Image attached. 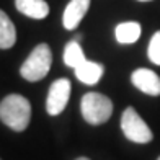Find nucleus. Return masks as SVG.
I'll return each instance as SVG.
<instances>
[{
  "label": "nucleus",
  "instance_id": "12",
  "mask_svg": "<svg viewBox=\"0 0 160 160\" xmlns=\"http://www.w3.org/2000/svg\"><path fill=\"white\" fill-rule=\"evenodd\" d=\"M87 59L82 48H80L78 41H69L67 44L64 48V64L67 65V67H72L75 69L77 65H80L83 61Z\"/></svg>",
  "mask_w": 160,
  "mask_h": 160
},
{
  "label": "nucleus",
  "instance_id": "1",
  "mask_svg": "<svg viewBox=\"0 0 160 160\" xmlns=\"http://www.w3.org/2000/svg\"><path fill=\"white\" fill-rule=\"evenodd\" d=\"M0 119L10 129L21 132L30 124L31 119V105L23 95H7L0 101Z\"/></svg>",
  "mask_w": 160,
  "mask_h": 160
},
{
  "label": "nucleus",
  "instance_id": "6",
  "mask_svg": "<svg viewBox=\"0 0 160 160\" xmlns=\"http://www.w3.org/2000/svg\"><path fill=\"white\" fill-rule=\"evenodd\" d=\"M131 82L137 90H141L145 95H160V77L150 69H136L131 75Z\"/></svg>",
  "mask_w": 160,
  "mask_h": 160
},
{
  "label": "nucleus",
  "instance_id": "15",
  "mask_svg": "<svg viewBox=\"0 0 160 160\" xmlns=\"http://www.w3.org/2000/svg\"><path fill=\"white\" fill-rule=\"evenodd\" d=\"M139 2H149V0H139Z\"/></svg>",
  "mask_w": 160,
  "mask_h": 160
},
{
  "label": "nucleus",
  "instance_id": "4",
  "mask_svg": "<svg viewBox=\"0 0 160 160\" xmlns=\"http://www.w3.org/2000/svg\"><path fill=\"white\" fill-rule=\"evenodd\" d=\"M121 131L129 141L136 144H147L154 139L150 128L132 106L126 108L121 114Z\"/></svg>",
  "mask_w": 160,
  "mask_h": 160
},
{
  "label": "nucleus",
  "instance_id": "10",
  "mask_svg": "<svg viewBox=\"0 0 160 160\" xmlns=\"http://www.w3.org/2000/svg\"><path fill=\"white\" fill-rule=\"evenodd\" d=\"M141 25L137 21H124L116 26L114 36L119 44H132L141 38Z\"/></svg>",
  "mask_w": 160,
  "mask_h": 160
},
{
  "label": "nucleus",
  "instance_id": "7",
  "mask_svg": "<svg viewBox=\"0 0 160 160\" xmlns=\"http://www.w3.org/2000/svg\"><path fill=\"white\" fill-rule=\"evenodd\" d=\"M90 7V0H70L67 3L62 15V25L65 30H75V28L80 25V21L83 20L85 13L88 12Z\"/></svg>",
  "mask_w": 160,
  "mask_h": 160
},
{
  "label": "nucleus",
  "instance_id": "2",
  "mask_svg": "<svg viewBox=\"0 0 160 160\" xmlns=\"http://www.w3.org/2000/svg\"><path fill=\"white\" fill-rule=\"evenodd\" d=\"M51 64H52L51 48L46 42H41L31 51L30 56L26 57V61L21 64L20 75L28 82H38L49 74Z\"/></svg>",
  "mask_w": 160,
  "mask_h": 160
},
{
  "label": "nucleus",
  "instance_id": "5",
  "mask_svg": "<svg viewBox=\"0 0 160 160\" xmlns=\"http://www.w3.org/2000/svg\"><path fill=\"white\" fill-rule=\"evenodd\" d=\"M70 97V82L69 78H57L49 87L48 100H46V111L51 116L61 114L69 103Z\"/></svg>",
  "mask_w": 160,
  "mask_h": 160
},
{
  "label": "nucleus",
  "instance_id": "11",
  "mask_svg": "<svg viewBox=\"0 0 160 160\" xmlns=\"http://www.w3.org/2000/svg\"><path fill=\"white\" fill-rule=\"evenodd\" d=\"M17 41V30L5 12H0V48L10 49Z\"/></svg>",
  "mask_w": 160,
  "mask_h": 160
},
{
  "label": "nucleus",
  "instance_id": "14",
  "mask_svg": "<svg viewBox=\"0 0 160 160\" xmlns=\"http://www.w3.org/2000/svg\"><path fill=\"white\" fill-rule=\"evenodd\" d=\"M75 160H90V158H87V157H78V158H75Z\"/></svg>",
  "mask_w": 160,
  "mask_h": 160
},
{
  "label": "nucleus",
  "instance_id": "16",
  "mask_svg": "<svg viewBox=\"0 0 160 160\" xmlns=\"http://www.w3.org/2000/svg\"><path fill=\"white\" fill-rule=\"evenodd\" d=\"M157 160H160V157H158V158H157Z\"/></svg>",
  "mask_w": 160,
  "mask_h": 160
},
{
  "label": "nucleus",
  "instance_id": "8",
  "mask_svg": "<svg viewBox=\"0 0 160 160\" xmlns=\"http://www.w3.org/2000/svg\"><path fill=\"white\" fill-rule=\"evenodd\" d=\"M75 72V77L80 80L82 83L85 85H95L100 82V78L103 77V72H105V65L100 64V62H93L85 59L80 65L74 69Z\"/></svg>",
  "mask_w": 160,
  "mask_h": 160
},
{
  "label": "nucleus",
  "instance_id": "3",
  "mask_svg": "<svg viewBox=\"0 0 160 160\" xmlns=\"http://www.w3.org/2000/svg\"><path fill=\"white\" fill-rule=\"evenodd\" d=\"M80 111L87 122L93 126L103 124L113 114V101L103 93H85L80 101Z\"/></svg>",
  "mask_w": 160,
  "mask_h": 160
},
{
  "label": "nucleus",
  "instance_id": "13",
  "mask_svg": "<svg viewBox=\"0 0 160 160\" xmlns=\"http://www.w3.org/2000/svg\"><path fill=\"white\" fill-rule=\"evenodd\" d=\"M147 56L155 65H160V31H155L154 36L150 38L149 48H147Z\"/></svg>",
  "mask_w": 160,
  "mask_h": 160
},
{
  "label": "nucleus",
  "instance_id": "9",
  "mask_svg": "<svg viewBox=\"0 0 160 160\" xmlns=\"http://www.w3.org/2000/svg\"><path fill=\"white\" fill-rule=\"evenodd\" d=\"M15 7L20 13L33 20H42L49 15V5L46 0H15Z\"/></svg>",
  "mask_w": 160,
  "mask_h": 160
}]
</instances>
